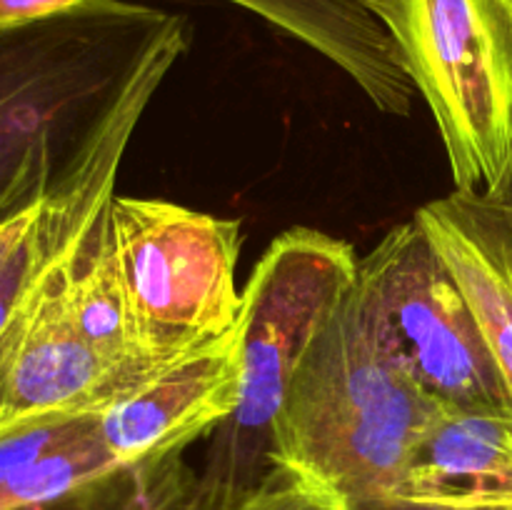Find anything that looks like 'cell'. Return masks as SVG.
<instances>
[{
  "mask_svg": "<svg viewBox=\"0 0 512 510\" xmlns=\"http://www.w3.org/2000/svg\"><path fill=\"white\" fill-rule=\"evenodd\" d=\"M440 410L385 355L350 288L295 370L273 463L333 510H390L405 463Z\"/></svg>",
  "mask_w": 512,
  "mask_h": 510,
  "instance_id": "6da1fadb",
  "label": "cell"
},
{
  "mask_svg": "<svg viewBox=\"0 0 512 510\" xmlns=\"http://www.w3.org/2000/svg\"><path fill=\"white\" fill-rule=\"evenodd\" d=\"M175 13L88 0L0 30V225L50 193L120 80Z\"/></svg>",
  "mask_w": 512,
  "mask_h": 510,
  "instance_id": "7a4b0ae2",
  "label": "cell"
},
{
  "mask_svg": "<svg viewBox=\"0 0 512 510\" xmlns=\"http://www.w3.org/2000/svg\"><path fill=\"white\" fill-rule=\"evenodd\" d=\"M358 253L343 238L290 228L268 245L243 288L240 403L213 430L200 478L248 488L278 465L275 423L290 383L313 343L358 278Z\"/></svg>",
  "mask_w": 512,
  "mask_h": 510,
  "instance_id": "3957f363",
  "label": "cell"
},
{
  "mask_svg": "<svg viewBox=\"0 0 512 510\" xmlns=\"http://www.w3.org/2000/svg\"><path fill=\"white\" fill-rule=\"evenodd\" d=\"M243 225L158 198L115 195L110 248L135 358L155 370L240 318Z\"/></svg>",
  "mask_w": 512,
  "mask_h": 510,
  "instance_id": "277c9868",
  "label": "cell"
},
{
  "mask_svg": "<svg viewBox=\"0 0 512 510\" xmlns=\"http://www.w3.org/2000/svg\"><path fill=\"white\" fill-rule=\"evenodd\" d=\"M400 53L455 188L485 190L512 150V18L498 0H363Z\"/></svg>",
  "mask_w": 512,
  "mask_h": 510,
  "instance_id": "5b68a950",
  "label": "cell"
},
{
  "mask_svg": "<svg viewBox=\"0 0 512 510\" xmlns=\"http://www.w3.org/2000/svg\"><path fill=\"white\" fill-rule=\"evenodd\" d=\"M353 293L385 355L440 408L512 415L483 328L418 220L360 258Z\"/></svg>",
  "mask_w": 512,
  "mask_h": 510,
  "instance_id": "8992f818",
  "label": "cell"
},
{
  "mask_svg": "<svg viewBox=\"0 0 512 510\" xmlns=\"http://www.w3.org/2000/svg\"><path fill=\"white\" fill-rule=\"evenodd\" d=\"M243 385V328L150 370L98 413L100 435L120 468L158 465L235 413Z\"/></svg>",
  "mask_w": 512,
  "mask_h": 510,
  "instance_id": "52a82bcc",
  "label": "cell"
},
{
  "mask_svg": "<svg viewBox=\"0 0 512 510\" xmlns=\"http://www.w3.org/2000/svg\"><path fill=\"white\" fill-rule=\"evenodd\" d=\"M390 510H512V415L440 410L415 443Z\"/></svg>",
  "mask_w": 512,
  "mask_h": 510,
  "instance_id": "ba28073f",
  "label": "cell"
},
{
  "mask_svg": "<svg viewBox=\"0 0 512 510\" xmlns=\"http://www.w3.org/2000/svg\"><path fill=\"white\" fill-rule=\"evenodd\" d=\"M463 288L512 400V223L485 190H460L415 210Z\"/></svg>",
  "mask_w": 512,
  "mask_h": 510,
  "instance_id": "9c48e42d",
  "label": "cell"
},
{
  "mask_svg": "<svg viewBox=\"0 0 512 510\" xmlns=\"http://www.w3.org/2000/svg\"><path fill=\"white\" fill-rule=\"evenodd\" d=\"M258 15L343 70L365 98L405 118L418 93L400 53L363 0H225Z\"/></svg>",
  "mask_w": 512,
  "mask_h": 510,
  "instance_id": "30bf717a",
  "label": "cell"
},
{
  "mask_svg": "<svg viewBox=\"0 0 512 510\" xmlns=\"http://www.w3.org/2000/svg\"><path fill=\"white\" fill-rule=\"evenodd\" d=\"M125 473L98 413H55L0 430V510H43Z\"/></svg>",
  "mask_w": 512,
  "mask_h": 510,
  "instance_id": "8fae6325",
  "label": "cell"
},
{
  "mask_svg": "<svg viewBox=\"0 0 512 510\" xmlns=\"http://www.w3.org/2000/svg\"><path fill=\"white\" fill-rule=\"evenodd\" d=\"M150 510H333L318 493L278 468L248 488H228L200 475L175 478L158 488Z\"/></svg>",
  "mask_w": 512,
  "mask_h": 510,
  "instance_id": "7c38bea8",
  "label": "cell"
},
{
  "mask_svg": "<svg viewBox=\"0 0 512 510\" xmlns=\"http://www.w3.org/2000/svg\"><path fill=\"white\" fill-rule=\"evenodd\" d=\"M85 3L88 0H0V30L43 23Z\"/></svg>",
  "mask_w": 512,
  "mask_h": 510,
  "instance_id": "4fadbf2b",
  "label": "cell"
},
{
  "mask_svg": "<svg viewBox=\"0 0 512 510\" xmlns=\"http://www.w3.org/2000/svg\"><path fill=\"white\" fill-rule=\"evenodd\" d=\"M40 203H43V200H40ZM40 203H35L33 208L23 210L20 215H15V218L5 220V223L0 225V268H3L5 260L10 258V253L18 248L20 240L28 235L30 225L35 223V218H38L40 213Z\"/></svg>",
  "mask_w": 512,
  "mask_h": 510,
  "instance_id": "5bb4252c",
  "label": "cell"
},
{
  "mask_svg": "<svg viewBox=\"0 0 512 510\" xmlns=\"http://www.w3.org/2000/svg\"><path fill=\"white\" fill-rule=\"evenodd\" d=\"M485 193H488L490 198H493L495 203L505 210V215H508L510 223H512V150H510V158H508V163H505L503 173L498 175V180H495L490 188H485Z\"/></svg>",
  "mask_w": 512,
  "mask_h": 510,
  "instance_id": "9a60e30c",
  "label": "cell"
},
{
  "mask_svg": "<svg viewBox=\"0 0 512 510\" xmlns=\"http://www.w3.org/2000/svg\"><path fill=\"white\" fill-rule=\"evenodd\" d=\"M498 3L503 5L505 10H508V15H510V18H512V0H498Z\"/></svg>",
  "mask_w": 512,
  "mask_h": 510,
  "instance_id": "2e32d148",
  "label": "cell"
}]
</instances>
